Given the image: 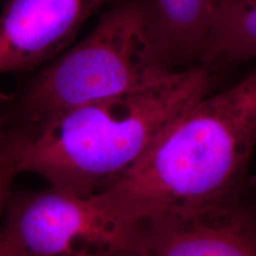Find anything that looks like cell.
Returning <instances> with one entry per match:
<instances>
[{
  "mask_svg": "<svg viewBox=\"0 0 256 256\" xmlns=\"http://www.w3.org/2000/svg\"><path fill=\"white\" fill-rule=\"evenodd\" d=\"M214 66L197 64L148 88L32 124L31 130L18 134L20 172L80 196L104 194L176 120L210 94Z\"/></svg>",
  "mask_w": 256,
  "mask_h": 256,
  "instance_id": "1",
  "label": "cell"
},
{
  "mask_svg": "<svg viewBox=\"0 0 256 256\" xmlns=\"http://www.w3.org/2000/svg\"><path fill=\"white\" fill-rule=\"evenodd\" d=\"M4 138V121L0 119V142Z\"/></svg>",
  "mask_w": 256,
  "mask_h": 256,
  "instance_id": "11",
  "label": "cell"
},
{
  "mask_svg": "<svg viewBox=\"0 0 256 256\" xmlns=\"http://www.w3.org/2000/svg\"><path fill=\"white\" fill-rule=\"evenodd\" d=\"M0 256H18L14 249L8 246V243L0 236Z\"/></svg>",
  "mask_w": 256,
  "mask_h": 256,
  "instance_id": "10",
  "label": "cell"
},
{
  "mask_svg": "<svg viewBox=\"0 0 256 256\" xmlns=\"http://www.w3.org/2000/svg\"><path fill=\"white\" fill-rule=\"evenodd\" d=\"M132 256H256V220L238 200L142 220Z\"/></svg>",
  "mask_w": 256,
  "mask_h": 256,
  "instance_id": "5",
  "label": "cell"
},
{
  "mask_svg": "<svg viewBox=\"0 0 256 256\" xmlns=\"http://www.w3.org/2000/svg\"><path fill=\"white\" fill-rule=\"evenodd\" d=\"M114 0H8L0 14V75L24 72L62 51Z\"/></svg>",
  "mask_w": 256,
  "mask_h": 256,
  "instance_id": "6",
  "label": "cell"
},
{
  "mask_svg": "<svg viewBox=\"0 0 256 256\" xmlns=\"http://www.w3.org/2000/svg\"><path fill=\"white\" fill-rule=\"evenodd\" d=\"M256 60V0H220L200 64Z\"/></svg>",
  "mask_w": 256,
  "mask_h": 256,
  "instance_id": "8",
  "label": "cell"
},
{
  "mask_svg": "<svg viewBox=\"0 0 256 256\" xmlns=\"http://www.w3.org/2000/svg\"><path fill=\"white\" fill-rule=\"evenodd\" d=\"M138 229L101 194L50 186L8 198L0 236L18 256H132Z\"/></svg>",
  "mask_w": 256,
  "mask_h": 256,
  "instance_id": "4",
  "label": "cell"
},
{
  "mask_svg": "<svg viewBox=\"0 0 256 256\" xmlns=\"http://www.w3.org/2000/svg\"><path fill=\"white\" fill-rule=\"evenodd\" d=\"M220 0H153L170 58L179 70L202 63Z\"/></svg>",
  "mask_w": 256,
  "mask_h": 256,
  "instance_id": "7",
  "label": "cell"
},
{
  "mask_svg": "<svg viewBox=\"0 0 256 256\" xmlns=\"http://www.w3.org/2000/svg\"><path fill=\"white\" fill-rule=\"evenodd\" d=\"M177 72L153 0H120L87 37L34 80L22 106L25 116L36 124L72 108L148 88Z\"/></svg>",
  "mask_w": 256,
  "mask_h": 256,
  "instance_id": "3",
  "label": "cell"
},
{
  "mask_svg": "<svg viewBox=\"0 0 256 256\" xmlns=\"http://www.w3.org/2000/svg\"><path fill=\"white\" fill-rule=\"evenodd\" d=\"M255 147L256 68L192 106L101 197L136 223L241 200Z\"/></svg>",
  "mask_w": 256,
  "mask_h": 256,
  "instance_id": "2",
  "label": "cell"
},
{
  "mask_svg": "<svg viewBox=\"0 0 256 256\" xmlns=\"http://www.w3.org/2000/svg\"><path fill=\"white\" fill-rule=\"evenodd\" d=\"M19 140L18 134L0 142V214L6 208L10 188L16 176L20 174L19 168Z\"/></svg>",
  "mask_w": 256,
  "mask_h": 256,
  "instance_id": "9",
  "label": "cell"
}]
</instances>
